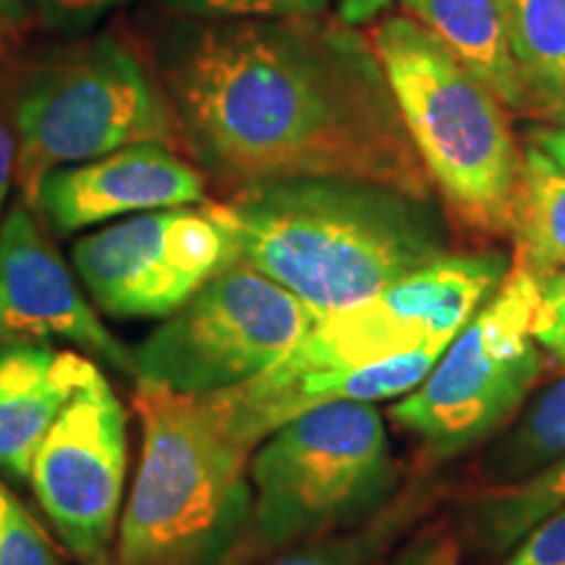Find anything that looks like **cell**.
Masks as SVG:
<instances>
[{
	"instance_id": "6da1fadb",
	"label": "cell",
	"mask_w": 565,
	"mask_h": 565,
	"mask_svg": "<svg viewBox=\"0 0 565 565\" xmlns=\"http://www.w3.org/2000/svg\"><path fill=\"white\" fill-rule=\"evenodd\" d=\"M152 63L183 150L231 186L349 179L433 200L372 42L343 21L312 13L162 26Z\"/></svg>"
},
{
	"instance_id": "7a4b0ae2",
	"label": "cell",
	"mask_w": 565,
	"mask_h": 565,
	"mask_svg": "<svg viewBox=\"0 0 565 565\" xmlns=\"http://www.w3.org/2000/svg\"><path fill=\"white\" fill-rule=\"evenodd\" d=\"M246 265L317 315L377 296L448 254L433 200L349 179H288L236 189L217 204Z\"/></svg>"
},
{
	"instance_id": "3957f363",
	"label": "cell",
	"mask_w": 565,
	"mask_h": 565,
	"mask_svg": "<svg viewBox=\"0 0 565 565\" xmlns=\"http://www.w3.org/2000/svg\"><path fill=\"white\" fill-rule=\"evenodd\" d=\"M141 461L118 565H228L252 519V448L210 395L137 383Z\"/></svg>"
},
{
	"instance_id": "277c9868",
	"label": "cell",
	"mask_w": 565,
	"mask_h": 565,
	"mask_svg": "<svg viewBox=\"0 0 565 565\" xmlns=\"http://www.w3.org/2000/svg\"><path fill=\"white\" fill-rule=\"evenodd\" d=\"M370 42L433 186L466 225L511 236L524 152L503 103L412 17H387Z\"/></svg>"
},
{
	"instance_id": "5b68a950",
	"label": "cell",
	"mask_w": 565,
	"mask_h": 565,
	"mask_svg": "<svg viewBox=\"0 0 565 565\" xmlns=\"http://www.w3.org/2000/svg\"><path fill=\"white\" fill-rule=\"evenodd\" d=\"M11 121L17 134L13 183L32 207L40 181L55 168L139 141L183 150L154 63L116 32L63 47L24 71L11 92Z\"/></svg>"
},
{
	"instance_id": "8992f818",
	"label": "cell",
	"mask_w": 565,
	"mask_h": 565,
	"mask_svg": "<svg viewBox=\"0 0 565 565\" xmlns=\"http://www.w3.org/2000/svg\"><path fill=\"white\" fill-rule=\"evenodd\" d=\"M249 479L252 519L238 550L267 553L372 519L398 494L401 469L380 408L333 401L267 435Z\"/></svg>"
},
{
	"instance_id": "52a82bcc",
	"label": "cell",
	"mask_w": 565,
	"mask_h": 565,
	"mask_svg": "<svg viewBox=\"0 0 565 565\" xmlns=\"http://www.w3.org/2000/svg\"><path fill=\"white\" fill-rule=\"evenodd\" d=\"M540 280L513 263L498 294L477 309L391 419L414 435L429 461H448L498 435L540 380L545 353L532 335Z\"/></svg>"
},
{
	"instance_id": "ba28073f",
	"label": "cell",
	"mask_w": 565,
	"mask_h": 565,
	"mask_svg": "<svg viewBox=\"0 0 565 565\" xmlns=\"http://www.w3.org/2000/svg\"><path fill=\"white\" fill-rule=\"evenodd\" d=\"M317 317L288 288L238 259L134 351L137 383L183 395L231 391L278 364Z\"/></svg>"
},
{
	"instance_id": "9c48e42d",
	"label": "cell",
	"mask_w": 565,
	"mask_h": 565,
	"mask_svg": "<svg viewBox=\"0 0 565 565\" xmlns=\"http://www.w3.org/2000/svg\"><path fill=\"white\" fill-rule=\"evenodd\" d=\"M511 257L498 249L443 254L372 299L320 315L307 335L265 377L349 370L408 351H445L511 273Z\"/></svg>"
},
{
	"instance_id": "30bf717a",
	"label": "cell",
	"mask_w": 565,
	"mask_h": 565,
	"mask_svg": "<svg viewBox=\"0 0 565 565\" xmlns=\"http://www.w3.org/2000/svg\"><path fill=\"white\" fill-rule=\"evenodd\" d=\"M74 267L110 317H171L242 259L215 202L139 212L74 244Z\"/></svg>"
},
{
	"instance_id": "8fae6325",
	"label": "cell",
	"mask_w": 565,
	"mask_h": 565,
	"mask_svg": "<svg viewBox=\"0 0 565 565\" xmlns=\"http://www.w3.org/2000/svg\"><path fill=\"white\" fill-rule=\"evenodd\" d=\"M124 475L126 412L95 370L42 437L30 477L42 511L84 565H110Z\"/></svg>"
},
{
	"instance_id": "7c38bea8",
	"label": "cell",
	"mask_w": 565,
	"mask_h": 565,
	"mask_svg": "<svg viewBox=\"0 0 565 565\" xmlns=\"http://www.w3.org/2000/svg\"><path fill=\"white\" fill-rule=\"evenodd\" d=\"M68 341L137 380L134 351L118 341L84 299L32 204H13L0 223V345Z\"/></svg>"
},
{
	"instance_id": "4fadbf2b",
	"label": "cell",
	"mask_w": 565,
	"mask_h": 565,
	"mask_svg": "<svg viewBox=\"0 0 565 565\" xmlns=\"http://www.w3.org/2000/svg\"><path fill=\"white\" fill-rule=\"evenodd\" d=\"M207 200V183L194 162L158 141H139L100 158L55 168L40 181L34 207L55 233L89 228L137 212L183 207Z\"/></svg>"
},
{
	"instance_id": "5bb4252c",
	"label": "cell",
	"mask_w": 565,
	"mask_h": 565,
	"mask_svg": "<svg viewBox=\"0 0 565 565\" xmlns=\"http://www.w3.org/2000/svg\"><path fill=\"white\" fill-rule=\"evenodd\" d=\"M443 351L422 349L349 370L303 372L296 377L273 380L259 374L249 383L223 393H210V401L246 448H257L267 435L309 408L333 401H377L401 398L427 377Z\"/></svg>"
},
{
	"instance_id": "9a60e30c",
	"label": "cell",
	"mask_w": 565,
	"mask_h": 565,
	"mask_svg": "<svg viewBox=\"0 0 565 565\" xmlns=\"http://www.w3.org/2000/svg\"><path fill=\"white\" fill-rule=\"evenodd\" d=\"M95 370L47 343L0 345V471L11 482L30 484L42 437Z\"/></svg>"
},
{
	"instance_id": "2e32d148",
	"label": "cell",
	"mask_w": 565,
	"mask_h": 565,
	"mask_svg": "<svg viewBox=\"0 0 565 565\" xmlns=\"http://www.w3.org/2000/svg\"><path fill=\"white\" fill-rule=\"evenodd\" d=\"M505 108L529 113V97L508 40L505 0H398Z\"/></svg>"
},
{
	"instance_id": "e0dca14e",
	"label": "cell",
	"mask_w": 565,
	"mask_h": 565,
	"mask_svg": "<svg viewBox=\"0 0 565 565\" xmlns=\"http://www.w3.org/2000/svg\"><path fill=\"white\" fill-rule=\"evenodd\" d=\"M565 508V454L521 482L487 487L461 508L466 547L479 555H505L532 529Z\"/></svg>"
},
{
	"instance_id": "ac0fdd59",
	"label": "cell",
	"mask_w": 565,
	"mask_h": 565,
	"mask_svg": "<svg viewBox=\"0 0 565 565\" xmlns=\"http://www.w3.org/2000/svg\"><path fill=\"white\" fill-rule=\"evenodd\" d=\"M505 13L529 113L565 126V0H505Z\"/></svg>"
},
{
	"instance_id": "d6986e66",
	"label": "cell",
	"mask_w": 565,
	"mask_h": 565,
	"mask_svg": "<svg viewBox=\"0 0 565 565\" xmlns=\"http://www.w3.org/2000/svg\"><path fill=\"white\" fill-rule=\"evenodd\" d=\"M565 454V377L519 408V414L492 437L477 469L487 487H505L534 475Z\"/></svg>"
},
{
	"instance_id": "ffe728a7",
	"label": "cell",
	"mask_w": 565,
	"mask_h": 565,
	"mask_svg": "<svg viewBox=\"0 0 565 565\" xmlns=\"http://www.w3.org/2000/svg\"><path fill=\"white\" fill-rule=\"evenodd\" d=\"M513 242L519 259L532 273L565 270V168L545 150H524Z\"/></svg>"
},
{
	"instance_id": "44dd1931",
	"label": "cell",
	"mask_w": 565,
	"mask_h": 565,
	"mask_svg": "<svg viewBox=\"0 0 565 565\" xmlns=\"http://www.w3.org/2000/svg\"><path fill=\"white\" fill-rule=\"evenodd\" d=\"M424 508H427V492L422 484H414L404 494H395L383 511L349 532L317 536L315 542L280 555L270 565H372L404 536Z\"/></svg>"
},
{
	"instance_id": "7402d4cb",
	"label": "cell",
	"mask_w": 565,
	"mask_h": 565,
	"mask_svg": "<svg viewBox=\"0 0 565 565\" xmlns=\"http://www.w3.org/2000/svg\"><path fill=\"white\" fill-rule=\"evenodd\" d=\"M0 565H63L30 511L0 479Z\"/></svg>"
},
{
	"instance_id": "603a6c76",
	"label": "cell",
	"mask_w": 565,
	"mask_h": 565,
	"mask_svg": "<svg viewBox=\"0 0 565 565\" xmlns=\"http://www.w3.org/2000/svg\"><path fill=\"white\" fill-rule=\"evenodd\" d=\"M160 3L194 19H273L324 13L330 0H160Z\"/></svg>"
},
{
	"instance_id": "cb8c5ba5",
	"label": "cell",
	"mask_w": 565,
	"mask_h": 565,
	"mask_svg": "<svg viewBox=\"0 0 565 565\" xmlns=\"http://www.w3.org/2000/svg\"><path fill=\"white\" fill-rule=\"evenodd\" d=\"M540 303H536L532 335L540 349L565 366V270L536 273Z\"/></svg>"
},
{
	"instance_id": "d4e9b609",
	"label": "cell",
	"mask_w": 565,
	"mask_h": 565,
	"mask_svg": "<svg viewBox=\"0 0 565 565\" xmlns=\"http://www.w3.org/2000/svg\"><path fill=\"white\" fill-rule=\"evenodd\" d=\"M137 0H26L30 13L45 30L58 34H82L110 11Z\"/></svg>"
},
{
	"instance_id": "484cf974",
	"label": "cell",
	"mask_w": 565,
	"mask_h": 565,
	"mask_svg": "<svg viewBox=\"0 0 565 565\" xmlns=\"http://www.w3.org/2000/svg\"><path fill=\"white\" fill-rule=\"evenodd\" d=\"M503 565H565V508L540 521Z\"/></svg>"
},
{
	"instance_id": "4316f807",
	"label": "cell",
	"mask_w": 565,
	"mask_h": 565,
	"mask_svg": "<svg viewBox=\"0 0 565 565\" xmlns=\"http://www.w3.org/2000/svg\"><path fill=\"white\" fill-rule=\"evenodd\" d=\"M387 565H461V545L454 534L433 529L408 542Z\"/></svg>"
},
{
	"instance_id": "83f0119b",
	"label": "cell",
	"mask_w": 565,
	"mask_h": 565,
	"mask_svg": "<svg viewBox=\"0 0 565 565\" xmlns=\"http://www.w3.org/2000/svg\"><path fill=\"white\" fill-rule=\"evenodd\" d=\"M13 166H17V134L11 121V92L0 82V210L13 183Z\"/></svg>"
},
{
	"instance_id": "f1b7e54d",
	"label": "cell",
	"mask_w": 565,
	"mask_h": 565,
	"mask_svg": "<svg viewBox=\"0 0 565 565\" xmlns=\"http://www.w3.org/2000/svg\"><path fill=\"white\" fill-rule=\"evenodd\" d=\"M393 0H335V19L345 26H364L391 9Z\"/></svg>"
},
{
	"instance_id": "f546056e",
	"label": "cell",
	"mask_w": 565,
	"mask_h": 565,
	"mask_svg": "<svg viewBox=\"0 0 565 565\" xmlns=\"http://www.w3.org/2000/svg\"><path fill=\"white\" fill-rule=\"evenodd\" d=\"M30 6L26 0H0V58L19 38L21 26L30 21Z\"/></svg>"
},
{
	"instance_id": "4dcf8cb0",
	"label": "cell",
	"mask_w": 565,
	"mask_h": 565,
	"mask_svg": "<svg viewBox=\"0 0 565 565\" xmlns=\"http://www.w3.org/2000/svg\"><path fill=\"white\" fill-rule=\"evenodd\" d=\"M532 145L545 150L555 162L565 168V126H553V129H542L534 134Z\"/></svg>"
}]
</instances>
